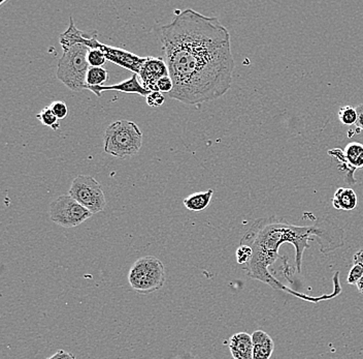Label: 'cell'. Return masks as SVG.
<instances>
[{
	"instance_id": "cell-1",
	"label": "cell",
	"mask_w": 363,
	"mask_h": 359,
	"mask_svg": "<svg viewBox=\"0 0 363 359\" xmlns=\"http://www.w3.org/2000/svg\"><path fill=\"white\" fill-rule=\"evenodd\" d=\"M160 40L174 83L170 98L200 106L230 90L236 67L231 37L218 18L186 8L160 28Z\"/></svg>"
},
{
	"instance_id": "cell-2",
	"label": "cell",
	"mask_w": 363,
	"mask_h": 359,
	"mask_svg": "<svg viewBox=\"0 0 363 359\" xmlns=\"http://www.w3.org/2000/svg\"><path fill=\"white\" fill-rule=\"evenodd\" d=\"M317 242L320 252L329 254L345 244V231L328 217H317L312 225L299 226L291 224L285 217L272 215L256 219L240 240V244H247L253 251V257L245 266L249 278L258 280L271 286L274 290L285 291L297 299L309 303L331 299L342 292L339 281H335V292L320 297H308L297 293L278 282L272 276L269 268L278 259H283L278 249L285 244H290L295 249V265L297 272H301L303 252L310 249V242Z\"/></svg>"
},
{
	"instance_id": "cell-3",
	"label": "cell",
	"mask_w": 363,
	"mask_h": 359,
	"mask_svg": "<svg viewBox=\"0 0 363 359\" xmlns=\"http://www.w3.org/2000/svg\"><path fill=\"white\" fill-rule=\"evenodd\" d=\"M62 56L57 65V79L60 80L71 92L87 90L86 78L90 69L88 62L89 48L83 44H75L62 48Z\"/></svg>"
},
{
	"instance_id": "cell-4",
	"label": "cell",
	"mask_w": 363,
	"mask_h": 359,
	"mask_svg": "<svg viewBox=\"0 0 363 359\" xmlns=\"http://www.w3.org/2000/svg\"><path fill=\"white\" fill-rule=\"evenodd\" d=\"M105 151L115 158L136 156L143 145V133L136 122L118 120L109 124L105 133Z\"/></svg>"
},
{
	"instance_id": "cell-5",
	"label": "cell",
	"mask_w": 363,
	"mask_h": 359,
	"mask_svg": "<svg viewBox=\"0 0 363 359\" xmlns=\"http://www.w3.org/2000/svg\"><path fill=\"white\" fill-rule=\"evenodd\" d=\"M128 283L139 294H151L159 290L166 283L163 263L153 256L139 258L130 268Z\"/></svg>"
},
{
	"instance_id": "cell-6",
	"label": "cell",
	"mask_w": 363,
	"mask_h": 359,
	"mask_svg": "<svg viewBox=\"0 0 363 359\" xmlns=\"http://www.w3.org/2000/svg\"><path fill=\"white\" fill-rule=\"evenodd\" d=\"M69 195L92 215L101 212L107 206L100 183L90 175H78L71 183Z\"/></svg>"
},
{
	"instance_id": "cell-7",
	"label": "cell",
	"mask_w": 363,
	"mask_h": 359,
	"mask_svg": "<svg viewBox=\"0 0 363 359\" xmlns=\"http://www.w3.org/2000/svg\"><path fill=\"white\" fill-rule=\"evenodd\" d=\"M48 213L51 221L64 228L77 227L93 215L71 195L59 196L51 203Z\"/></svg>"
},
{
	"instance_id": "cell-8",
	"label": "cell",
	"mask_w": 363,
	"mask_h": 359,
	"mask_svg": "<svg viewBox=\"0 0 363 359\" xmlns=\"http://www.w3.org/2000/svg\"><path fill=\"white\" fill-rule=\"evenodd\" d=\"M329 156L339 162V169L344 173L345 181L349 185H355L354 173L357 169L363 168V144L351 142L345 149H333L328 151Z\"/></svg>"
},
{
	"instance_id": "cell-9",
	"label": "cell",
	"mask_w": 363,
	"mask_h": 359,
	"mask_svg": "<svg viewBox=\"0 0 363 359\" xmlns=\"http://www.w3.org/2000/svg\"><path fill=\"white\" fill-rule=\"evenodd\" d=\"M141 84L150 92H156V84L162 78L170 76L168 65L159 57H145L139 73Z\"/></svg>"
},
{
	"instance_id": "cell-10",
	"label": "cell",
	"mask_w": 363,
	"mask_h": 359,
	"mask_svg": "<svg viewBox=\"0 0 363 359\" xmlns=\"http://www.w3.org/2000/svg\"><path fill=\"white\" fill-rule=\"evenodd\" d=\"M98 49L103 52L107 60L111 61V62L115 63V65H119L123 69H130L136 75H139V69H141L145 59V57L137 56L134 53L127 51V50L103 45L101 43Z\"/></svg>"
},
{
	"instance_id": "cell-11",
	"label": "cell",
	"mask_w": 363,
	"mask_h": 359,
	"mask_svg": "<svg viewBox=\"0 0 363 359\" xmlns=\"http://www.w3.org/2000/svg\"><path fill=\"white\" fill-rule=\"evenodd\" d=\"M137 76L139 75H136V74H132L130 79L120 82V83L115 84V85L88 87V90L92 92L97 98H101L103 92H123V94H139V96L147 98L151 92L143 87V84L141 83Z\"/></svg>"
},
{
	"instance_id": "cell-12",
	"label": "cell",
	"mask_w": 363,
	"mask_h": 359,
	"mask_svg": "<svg viewBox=\"0 0 363 359\" xmlns=\"http://www.w3.org/2000/svg\"><path fill=\"white\" fill-rule=\"evenodd\" d=\"M230 353L233 359H253L252 335L247 333H238L230 337Z\"/></svg>"
},
{
	"instance_id": "cell-13",
	"label": "cell",
	"mask_w": 363,
	"mask_h": 359,
	"mask_svg": "<svg viewBox=\"0 0 363 359\" xmlns=\"http://www.w3.org/2000/svg\"><path fill=\"white\" fill-rule=\"evenodd\" d=\"M253 359H269L274 350V340L265 331H256L252 335Z\"/></svg>"
},
{
	"instance_id": "cell-14",
	"label": "cell",
	"mask_w": 363,
	"mask_h": 359,
	"mask_svg": "<svg viewBox=\"0 0 363 359\" xmlns=\"http://www.w3.org/2000/svg\"><path fill=\"white\" fill-rule=\"evenodd\" d=\"M333 206L337 210H354L358 206L357 194L350 187H339L333 195Z\"/></svg>"
},
{
	"instance_id": "cell-15",
	"label": "cell",
	"mask_w": 363,
	"mask_h": 359,
	"mask_svg": "<svg viewBox=\"0 0 363 359\" xmlns=\"http://www.w3.org/2000/svg\"><path fill=\"white\" fill-rule=\"evenodd\" d=\"M214 195V190L210 189L206 192L194 193L184 199L183 203L190 211H202L210 206L211 200Z\"/></svg>"
},
{
	"instance_id": "cell-16",
	"label": "cell",
	"mask_w": 363,
	"mask_h": 359,
	"mask_svg": "<svg viewBox=\"0 0 363 359\" xmlns=\"http://www.w3.org/2000/svg\"><path fill=\"white\" fill-rule=\"evenodd\" d=\"M109 80V73L103 67H90L88 71L86 83L88 87H98V86H105V82Z\"/></svg>"
},
{
	"instance_id": "cell-17",
	"label": "cell",
	"mask_w": 363,
	"mask_h": 359,
	"mask_svg": "<svg viewBox=\"0 0 363 359\" xmlns=\"http://www.w3.org/2000/svg\"><path fill=\"white\" fill-rule=\"evenodd\" d=\"M37 118L43 126H48L55 132L60 128V122H59V119L55 115L54 112L51 109L50 106H46L39 114H37Z\"/></svg>"
},
{
	"instance_id": "cell-18",
	"label": "cell",
	"mask_w": 363,
	"mask_h": 359,
	"mask_svg": "<svg viewBox=\"0 0 363 359\" xmlns=\"http://www.w3.org/2000/svg\"><path fill=\"white\" fill-rule=\"evenodd\" d=\"M339 122L345 126H354L357 122V111L353 106H343L337 113Z\"/></svg>"
},
{
	"instance_id": "cell-19",
	"label": "cell",
	"mask_w": 363,
	"mask_h": 359,
	"mask_svg": "<svg viewBox=\"0 0 363 359\" xmlns=\"http://www.w3.org/2000/svg\"><path fill=\"white\" fill-rule=\"evenodd\" d=\"M236 261L240 265H247L253 257V251L247 244H240L236 253Z\"/></svg>"
},
{
	"instance_id": "cell-20",
	"label": "cell",
	"mask_w": 363,
	"mask_h": 359,
	"mask_svg": "<svg viewBox=\"0 0 363 359\" xmlns=\"http://www.w3.org/2000/svg\"><path fill=\"white\" fill-rule=\"evenodd\" d=\"M105 61H107V58H105V54L101 50L90 49L88 52V62H89L90 67H103Z\"/></svg>"
},
{
	"instance_id": "cell-21",
	"label": "cell",
	"mask_w": 363,
	"mask_h": 359,
	"mask_svg": "<svg viewBox=\"0 0 363 359\" xmlns=\"http://www.w3.org/2000/svg\"><path fill=\"white\" fill-rule=\"evenodd\" d=\"M363 276V263H354L353 267L348 274L347 283L349 285H357Z\"/></svg>"
},
{
	"instance_id": "cell-22",
	"label": "cell",
	"mask_w": 363,
	"mask_h": 359,
	"mask_svg": "<svg viewBox=\"0 0 363 359\" xmlns=\"http://www.w3.org/2000/svg\"><path fill=\"white\" fill-rule=\"evenodd\" d=\"M356 108L357 111V122L353 128L348 132V138H353L355 135L360 134L363 131V103H360Z\"/></svg>"
},
{
	"instance_id": "cell-23",
	"label": "cell",
	"mask_w": 363,
	"mask_h": 359,
	"mask_svg": "<svg viewBox=\"0 0 363 359\" xmlns=\"http://www.w3.org/2000/svg\"><path fill=\"white\" fill-rule=\"evenodd\" d=\"M50 107L59 120L64 119L69 115V108H67V103L62 102V101L53 102L51 103Z\"/></svg>"
},
{
	"instance_id": "cell-24",
	"label": "cell",
	"mask_w": 363,
	"mask_h": 359,
	"mask_svg": "<svg viewBox=\"0 0 363 359\" xmlns=\"http://www.w3.org/2000/svg\"><path fill=\"white\" fill-rule=\"evenodd\" d=\"M172 90H174V83H172V78L170 76L162 78L156 84V92H161L162 94H170Z\"/></svg>"
},
{
	"instance_id": "cell-25",
	"label": "cell",
	"mask_w": 363,
	"mask_h": 359,
	"mask_svg": "<svg viewBox=\"0 0 363 359\" xmlns=\"http://www.w3.org/2000/svg\"><path fill=\"white\" fill-rule=\"evenodd\" d=\"M147 105L151 108H158L166 103V98L161 92H153L145 98Z\"/></svg>"
},
{
	"instance_id": "cell-26",
	"label": "cell",
	"mask_w": 363,
	"mask_h": 359,
	"mask_svg": "<svg viewBox=\"0 0 363 359\" xmlns=\"http://www.w3.org/2000/svg\"><path fill=\"white\" fill-rule=\"evenodd\" d=\"M46 359H76V356L69 353V352L64 351V350H58L56 353Z\"/></svg>"
},
{
	"instance_id": "cell-27",
	"label": "cell",
	"mask_w": 363,
	"mask_h": 359,
	"mask_svg": "<svg viewBox=\"0 0 363 359\" xmlns=\"http://www.w3.org/2000/svg\"><path fill=\"white\" fill-rule=\"evenodd\" d=\"M353 263H363V249L354 255Z\"/></svg>"
},
{
	"instance_id": "cell-28",
	"label": "cell",
	"mask_w": 363,
	"mask_h": 359,
	"mask_svg": "<svg viewBox=\"0 0 363 359\" xmlns=\"http://www.w3.org/2000/svg\"><path fill=\"white\" fill-rule=\"evenodd\" d=\"M356 286H357L358 291H360V292L362 293L363 294V276L362 278H360V282L357 283V285H356Z\"/></svg>"
}]
</instances>
